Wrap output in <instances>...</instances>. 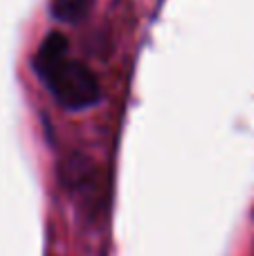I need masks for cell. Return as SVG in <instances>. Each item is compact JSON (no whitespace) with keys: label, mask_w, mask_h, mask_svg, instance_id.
I'll use <instances>...</instances> for the list:
<instances>
[{"label":"cell","mask_w":254,"mask_h":256,"mask_svg":"<svg viewBox=\"0 0 254 256\" xmlns=\"http://www.w3.org/2000/svg\"><path fill=\"white\" fill-rule=\"evenodd\" d=\"M88 2L90 0H52V14L63 22H74L86 14Z\"/></svg>","instance_id":"cell-2"},{"label":"cell","mask_w":254,"mask_h":256,"mask_svg":"<svg viewBox=\"0 0 254 256\" xmlns=\"http://www.w3.org/2000/svg\"><path fill=\"white\" fill-rule=\"evenodd\" d=\"M36 72L52 97L68 110H86L102 97L94 72L86 63L70 56V43L56 32H52L40 45L36 56Z\"/></svg>","instance_id":"cell-1"}]
</instances>
